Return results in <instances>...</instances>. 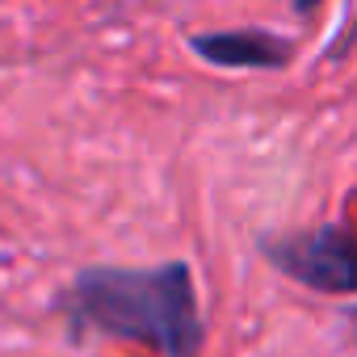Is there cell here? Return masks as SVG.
<instances>
[{
	"mask_svg": "<svg viewBox=\"0 0 357 357\" xmlns=\"http://www.w3.org/2000/svg\"><path fill=\"white\" fill-rule=\"evenodd\" d=\"M315 5H319V0H294V9H298V13H311Z\"/></svg>",
	"mask_w": 357,
	"mask_h": 357,
	"instance_id": "4",
	"label": "cell"
},
{
	"mask_svg": "<svg viewBox=\"0 0 357 357\" xmlns=\"http://www.w3.org/2000/svg\"><path fill=\"white\" fill-rule=\"evenodd\" d=\"M194 51L219 68H282L290 59V43L265 30H227V34H198Z\"/></svg>",
	"mask_w": 357,
	"mask_h": 357,
	"instance_id": "3",
	"label": "cell"
},
{
	"mask_svg": "<svg viewBox=\"0 0 357 357\" xmlns=\"http://www.w3.org/2000/svg\"><path fill=\"white\" fill-rule=\"evenodd\" d=\"M72 311L109 336L143 340L164 357H198L202 319L185 261L160 269H84L72 286Z\"/></svg>",
	"mask_w": 357,
	"mask_h": 357,
	"instance_id": "1",
	"label": "cell"
},
{
	"mask_svg": "<svg viewBox=\"0 0 357 357\" xmlns=\"http://www.w3.org/2000/svg\"><path fill=\"white\" fill-rule=\"evenodd\" d=\"M269 261L282 273L307 282L311 290H324V294L353 290V240L344 223H332L307 236H286L282 244H269Z\"/></svg>",
	"mask_w": 357,
	"mask_h": 357,
	"instance_id": "2",
	"label": "cell"
}]
</instances>
